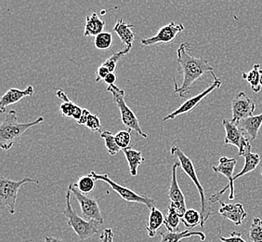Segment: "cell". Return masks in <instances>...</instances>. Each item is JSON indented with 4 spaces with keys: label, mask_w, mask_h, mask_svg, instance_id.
<instances>
[{
    "label": "cell",
    "mask_w": 262,
    "mask_h": 242,
    "mask_svg": "<svg viewBox=\"0 0 262 242\" xmlns=\"http://www.w3.org/2000/svg\"><path fill=\"white\" fill-rule=\"evenodd\" d=\"M192 47L190 43H182L177 51L178 63L180 65L179 72L182 73L183 79L181 86L178 85L174 77V92L179 94L181 98L186 97L192 89L194 82L199 80L207 73L214 72V68L209 62L204 58H197L190 53Z\"/></svg>",
    "instance_id": "6da1fadb"
},
{
    "label": "cell",
    "mask_w": 262,
    "mask_h": 242,
    "mask_svg": "<svg viewBox=\"0 0 262 242\" xmlns=\"http://www.w3.org/2000/svg\"><path fill=\"white\" fill-rule=\"evenodd\" d=\"M43 121L44 117L39 116L37 119L32 122L20 123L18 122L17 112L11 109L0 125V147L6 151L10 150L15 143L19 142L20 137L24 135L26 131L32 127L40 124Z\"/></svg>",
    "instance_id": "7a4b0ae2"
},
{
    "label": "cell",
    "mask_w": 262,
    "mask_h": 242,
    "mask_svg": "<svg viewBox=\"0 0 262 242\" xmlns=\"http://www.w3.org/2000/svg\"><path fill=\"white\" fill-rule=\"evenodd\" d=\"M170 154H171V156H176L177 158L179 159L182 171L184 172L187 176L192 180V183L194 184V186L196 187L199 196H200V200H201V227H204L205 225L207 224V221L209 220V218L212 216L213 211H212L211 207L208 204V200H207V197H206L205 189L202 186L199 178L197 176L196 171H195V168L193 165V162L178 146H174V147H171Z\"/></svg>",
    "instance_id": "3957f363"
},
{
    "label": "cell",
    "mask_w": 262,
    "mask_h": 242,
    "mask_svg": "<svg viewBox=\"0 0 262 242\" xmlns=\"http://www.w3.org/2000/svg\"><path fill=\"white\" fill-rule=\"evenodd\" d=\"M71 191L68 189L66 196V209L63 215L67 219L68 227H72L80 240H86L98 233L101 225L94 221L86 220L74 211L71 203Z\"/></svg>",
    "instance_id": "277c9868"
},
{
    "label": "cell",
    "mask_w": 262,
    "mask_h": 242,
    "mask_svg": "<svg viewBox=\"0 0 262 242\" xmlns=\"http://www.w3.org/2000/svg\"><path fill=\"white\" fill-rule=\"evenodd\" d=\"M106 91L111 93L114 102L119 108L120 115H121L122 123L126 127L128 131H134L142 138H148V135L144 131L141 130L140 121L137 117L136 114L131 109L129 106L126 105L125 101L126 93L123 89H120L116 85L108 86Z\"/></svg>",
    "instance_id": "5b68a950"
},
{
    "label": "cell",
    "mask_w": 262,
    "mask_h": 242,
    "mask_svg": "<svg viewBox=\"0 0 262 242\" xmlns=\"http://www.w3.org/2000/svg\"><path fill=\"white\" fill-rule=\"evenodd\" d=\"M27 184H39V180L29 177H25L20 181H13L5 177L0 178V199L10 214L16 212V201L19 189Z\"/></svg>",
    "instance_id": "8992f818"
},
{
    "label": "cell",
    "mask_w": 262,
    "mask_h": 242,
    "mask_svg": "<svg viewBox=\"0 0 262 242\" xmlns=\"http://www.w3.org/2000/svg\"><path fill=\"white\" fill-rule=\"evenodd\" d=\"M91 175L95 181H101L106 183L109 187H111L114 191H116L120 197L127 202H134V203H140V204H144L146 205L147 207L151 208L155 207L157 201L151 198V197H147L144 195H140L137 194L136 192L132 191L129 188L127 187H123L118 184H116V182L113 181L111 178L109 177L108 174L103 173V174H99L96 173L94 171L90 173Z\"/></svg>",
    "instance_id": "52a82bcc"
},
{
    "label": "cell",
    "mask_w": 262,
    "mask_h": 242,
    "mask_svg": "<svg viewBox=\"0 0 262 242\" xmlns=\"http://www.w3.org/2000/svg\"><path fill=\"white\" fill-rule=\"evenodd\" d=\"M237 160L235 158H230L227 156H222L219 160L217 165L212 166V170L217 173H221L222 175L226 177L229 183L227 186L222 188L221 191L214 194L213 196L209 197V200L215 203V202H221V198L224 195V193L230 189V195H229V199L232 201L235 197V192H234V181H233V172L236 167Z\"/></svg>",
    "instance_id": "ba28073f"
},
{
    "label": "cell",
    "mask_w": 262,
    "mask_h": 242,
    "mask_svg": "<svg viewBox=\"0 0 262 242\" xmlns=\"http://www.w3.org/2000/svg\"><path fill=\"white\" fill-rule=\"evenodd\" d=\"M68 189L70 190L71 193L75 195L77 202L79 203L80 206L82 215L89 221H94L100 225H102L104 223V220L101 215V209L98 204L97 199L94 197H91L90 195H85L81 193L74 184H71L68 187Z\"/></svg>",
    "instance_id": "9c48e42d"
},
{
    "label": "cell",
    "mask_w": 262,
    "mask_h": 242,
    "mask_svg": "<svg viewBox=\"0 0 262 242\" xmlns=\"http://www.w3.org/2000/svg\"><path fill=\"white\" fill-rule=\"evenodd\" d=\"M212 76L214 78V81L212 82L211 85L207 88L204 91H202L201 93H199L198 95L192 97L191 99H188L187 101L184 102L182 106H180L175 111L171 112L169 115L164 117V121L171 120L175 119L177 116H181V115H186L191 113L192 110H194L197 106H199V104L201 103L208 94H210L212 91L217 90L219 88L222 87V82L220 78H217L215 72H212Z\"/></svg>",
    "instance_id": "30bf717a"
},
{
    "label": "cell",
    "mask_w": 262,
    "mask_h": 242,
    "mask_svg": "<svg viewBox=\"0 0 262 242\" xmlns=\"http://www.w3.org/2000/svg\"><path fill=\"white\" fill-rule=\"evenodd\" d=\"M222 125L226 132L224 144L236 147L238 148V155L244 156L247 147L250 146L249 138L235 123H232V120L224 118L222 120Z\"/></svg>",
    "instance_id": "8fae6325"
},
{
    "label": "cell",
    "mask_w": 262,
    "mask_h": 242,
    "mask_svg": "<svg viewBox=\"0 0 262 242\" xmlns=\"http://www.w3.org/2000/svg\"><path fill=\"white\" fill-rule=\"evenodd\" d=\"M179 167H181L180 162L174 163L172 166L171 182H170V186H169L167 195H168L169 200H170L168 206L173 208L180 214V216L182 217L186 212L187 208L185 197H184L182 189L179 186V183H178L177 172H178Z\"/></svg>",
    "instance_id": "7c38bea8"
},
{
    "label": "cell",
    "mask_w": 262,
    "mask_h": 242,
    "mask_svg": "<svg viewBox=\"0 0 262 242\" xmlns=\"http://www.w3.org/2000/svg\"><path fill=\"white\" fill-rule=\"evenodd\" d=\"M256 109V104L249 97H247L246 92L240 91L232 101V123H237L247 117L254 115Z\"/></svg>",
    "instance_id": "4fadbf2b"
},
{
    "label": "cell",
    "mask_w": 262,
    "mask_h": 242,
    "mask_svg": "<svg viewBox=\"0 0 262 242\" xmlns=\"http://www.w3.org/2000/svg\"><path fill=\"white\" fill-rule=\"evenodd\" d=\"M184 30L182 24H176L171 22L168 25L163 26L157 31V35L141 39V43L144 46L157 45V44H168L176 38L177 35Z\"/></svg>",
    "instance_id": "5bb4252c"
},
{
    "label": "cell",
    "mask_w": 262,
    "mask_h": 242,
    "mask_svg": "<svg viewBox=\"0 0 262 242\" xmlns=\"http://www.w3.org/2000/svg\"><path fill=\"white\" fill-rule=\"evenodd\" d=\"M220 203H221V208L219 210V213L222 215V218L231 221L234 226L237 227L242 226L244 220L247 216V212L245 211L242 204L241 203L226 204L222 201Z\"/></svg>",
    "instance_id": "9a60e30c"
},
{
    "label": "cell",
    "mask_w": 262,
    "mask_h": 242,
    "mask_svg": "<svg viewBox=\"0 0 262 242\" xmlns=\"http://www.w3.org/2000/svg\"><path fill=\"white\" fill-rule=\"evenodd\" d=\"M35 94L34 88L28 86L26 90H19V89H10L6 92L4 95L1 97L0 101V112L5 113L8 106H12L17 104L26 97H31Z\"/></svg>",
    "instance_id": "2e32d148"
},
{
    "label": "cell",
    "mask_w": 262,
    "mask_h": 242,
    "mask_svg": "<svg viewBox=\"0 0 262 242\" xmlns=\"http://www.w3.org/2000/svg\"><path fill=\"white\" fill-rule=\"evenodd\" d=\"M56 96L63 102L60 106V111L62 114V116L64 117H71L76 121L79 120L83 113V109L80 106H77L76 104L71 101L66 92L61 89L57 91Z\"/></svg>",
    "instance_id": "e0dca14e"
},
{
    "label": "cell",
    "mask_w": 262,
    "mask_h": 242,
    "mask_svg": "<svg viewBox=\"0 0 262 242\" xmlns=\"http://www.w3.org/2000/svg\"><path fill=\"white\" fill-rule=\"evenodd\" d=\"M235 124L247 134L250 142L254 141L257 138L258 131L262 125V114L247 117Z\"/></svg>",
    "instance_id": "ac0fdd59"
},
{
    "label": "cell",
    "mask_w": 262,
    "mask_h": 242,
    "mask_svg": "<svg viewBox=\"0 0 262 242\" xmlns=\"http://www.w3.org/2000/svg\"><path fill=\"white\" fill-rule=\"evenodd\" d=\"M134 28L133 25H128L126 24L123 19L118 20L116 23V26L114 27V31L116 32V35L121 39L122 42L126 45L127 49H132L134 41L136 39V35L132 31Z\"/></svg>",
    "instance_id": "d6986e66"
},
{
    "label": "cell",
    "mask_w": 262,
    "mask_h": 242,
    "mask_svg": "<svg viewBox=\"0 0 262 242\" xmlns=\"http://www.w3.org/2000/svg\"><path fill=\"white\" fill-rule=\"evenodd\" d=\"M163 226H165V217L163 212L157 208H151L146 225L148 236L151 238L156 237L157 232L161 229Z\"/></svg>",
    "instance_id": "ffe728a7"
},
{
    "label": "cell",
    "mask_w": 262,
    "mask_h": 242,
    "mask_svg": "<svg viewBox=\"0 0 262 242\" xmlns=\"http://www.w3.org/2000/svg\"><path fill=\"white\" fill-rule=\"evenodd\" d=\"M244 157H245L244 168H243L241 172L237 173L236 175L233 177V181L234 182L238 180L239 178L244 176V175H246L247 173L256 170L257 167L258 166V164L261 162V158H260V156L258 154L251 152V145L247 147L246 153L244 155Z\"/></svg>",
    "instance_id": "44dd1931"
},
{
    "label": "cell",
    "mask_w": 262,
    "mask_h": 242,
    "mask_svg": "<svg viewBox=\"0 0 262 242\" xmlns=\"http://www.w3.org/2000/svg\"><path fill=\"white\" fill-rule=\"evenodd\" d=\"M161 240L160 242H181L182 239L192 237H198L202 241L206 240V235L201 231H192L186 229L182 232H160Z\"/></svg>",
    "instance_id": "7402d4cb"
},
{
    "label": "cell",
    "mask_w": 262,
    "mask_h": 242,
    "mask_svg": "<svg viewBox=\"0 0 262 242\" xmlns=\"http://www.w3.org/2000/svg\"><path fill=\"white\" fill-rule=\"evenodd\" d=\"M105 27L104 21L101 20L96 12H93L91 15L86 16L84 36H95L103 33Z\"/></svg>",
    "instance_id": "603a6c76"
},
{
    "label": "cell",
    "mask_w": 262,
    "mask_h": 242,
    "mask_svg": "<svg viewBox=\"0 0 262 242\" xmlns=\"http://www.w3.org/2000/svg\"><path fill=\"white\" fill-rule=\"evenodd\" d=\"M123 152H124V155L126 156V162L128 163L131 176H137L138 171H139V167H140L141 163H143L145 160L144 157L142 156V153L141 151L133 149L132 147L124 149Z\"/></svg>",
    "instance_id": "cb8c5ba5"
},
{
    "label": "cell",
    "mask_w": 262,
    "mask_h": 242,
    "mask_svg": "<svg viewBox=\"0 0 262 242\" xmlns=\"http://www.w3.org/2000/svg\"><path fill=\"white\" fill-rule=\"evenodd\" d=\"M260 71H261V66L260 65H254L253 66L252 70L249 72H243L242 77L247 80L248 84H250L251 86V90L254 91L255 93L259 92L261 90V86H260Z\"/></svg>",
    "instance_id": "d4e9b609"
},
{
    "label": "cell",
    "mask_w": 262,
    "mask_h": 242,
    "mask_svg": "<svg viewBox=\"0 0 262 242\" xmlns=\"http://www.w3.org/2000/svg\"><path fill=\"white\" fill-rule=\"evenodd\" d=\"M201 212L193 209L187 210L184 215L182 217V223L187 227V229L192 230L197 226H201Z\"/></svg>",
    "instance_id": "484cf974"
},
{
    "label": "cell",
    "mask_w": 262,
    "mask_h": 242,
    "mask_svg": "<svg viewBox=\"0 0 262 242\" xmlns=\"http://www.w3.org/2000/svg\"><path fill=\"white\" fill-rule=\"evenodd\" d=\"M182 217L173 209L168 206V212L165 217V227L168 232H178Z\"/></svg>",
    "instance_id": "4316f807"
},
{
    "label": "cell",
    "mask_w": 262,
    "mask_h": 242,
    "mask_svg": "<svg viewBox=\"0 0 262 242\" xmlns=\"http://www.w3.org/2000/svg\"><path fill=\"white\" fill-rule=\"evenodd\" d=\"M114 44V36L110 32H103L94 38V46L99 51H108Z\"/></svg>",
    "instance_id": "83f0119b"
},
{
    "label": "cell",
    "mask_w": 262,
    "mask_h": 242,
    "mask_svg": "<svg viewBox=\"0 0 262 242\" xmlns=\"http://www.w3.org/2000/svg\"><path fill=\"white\" fill-rule=\"evenodd\" d=\"M101 137L104 140L106 149L112 156H116L121 151L122 149L117 146L116 141V135H114L112 132L108 131H104L101 132Z\"/></svg>",
    "instance_id": "f1b7e54d"
},
{
    "label": "cell",
    "mask_w": 262,
    "mask_h": 242,
    "mask_svg": "<svg viewBox=\"0 0 262 242\" xmlns=\"http://www.w3.org/2000/svg\"><path fill=\"white\" fill-rule=\"evenodd\" d=\"M95 180L89 174L84 176L79 177L78 181L75 183V187L83 194L88 195L91 194V192L94 191L95 189Z\"/></svg>",
    "instance_id": "f546056e"
},
{
    "label": "cell",
    "mask_w": 262,
    "mask_h": 242,
    "mask_svg": "<svg viewBox=\"0 0 262 242\" xmlns=\"http://www.w3.org/2000/svg\"><path fill=\"white\" fill-rule=\"evenodd\" d=\"M248 237L251 242H262V219L258 217L253 219Z\"/></svg>",
    "instance_id": "4dcf8cb0"
},
{
    "label": "cell",
    "mask_w": 262,
    "mask_h": 242,
    "mask_svg": "<svg viewBox=\"0 0 262 242\" xmlns=\"http://www.w3.org/2000/svg\"><path fill=\"white\" fill-rule=\"evenodd\" d=\"M130 51V49L126 48L123 51L115 52L111 57H109L107 60L103 62L102 66H105L106 68L110 71V73H115L116 70V67H117V62L120 60L121 58H123L124 56L126 55Z\"/></svg>",
    "instance_id": "1f68e13d"
},
{
    "label": "cell",
    "mask_w": 262,
    "mask_h": 242,
    "mask_svg": "<svg viewBox=\"0 0 262 242\" xmlns=\"http://www.w3.org/2000/svg\"><path fill=\"white\" fill-rule=\"evenodd\" d=\"M116 141L117 146L122 150L131 147V134L129 131H120L116 134Z\"/></svg>",
    "instance_id": "d6a6232c"
},
{
    "label": "cell",
    "mask_w": 262,
    "mask_h": 242,
    "mask_svg": "<svg viewBox=\"0 0 262 242\" xmlns=\"http://www.w3.org/2000/svg\"><path fill=\"white\" fill-rule=\"evenodd\" d=\"M85 126L90 130V131H93V132H98V131H101V121L100 119V117L94 115L91 113L88 121H86V125Z\"/></svg>",
    "instance_id": "836d02e7"
},
{
    "label": "cell",
    "mask_w": 262,
    "mask_h": 242,
    "mask_svg": "<svg viewBox=\"0 0 262 242\" xmlns=\"http://www.w3.org/2000/svg\"><path fill=\"white\" fill-rule=\"evenodd\" d=\"M220 239L222 242H247L243 237L242 234L236 232V231H232V232L230 233V237H221Z\"/></svg>",
    "instance_id": "e575fe53"
},
{
    "label": "cell",
    "mask_w": 262,
    "mask_h": 242,
    "mask_svg": "<svg viewBox=\"0 0 262 242\" xmlns=\"http://www.w3.org/2000/svg\"><path fill=\"white\" fill-rule=\"evenodd\" d=\"M114 237L115 234L111 228H106L103 230V232L101 233V242H115L114 241Z\"/></svg>",
    "instance_id": "d590c367"
},
{
    "label": "cell",
    "mask_w": 262,
    "mask_h": 242,
    "mask_svg": "<svg viewBox=\"0 0 262 242\" xmlns=\"http://www.w3.org/2000/svg\"><path fill=\"white\" fill-rule=\"evenodd\" d=\"M109 74H110V71L108 70L105 66H103L101 65V66L98 68V70H97V76L95 82L98 83V82H100L101 80H104L106 76H108Z\"/></svg>",
    "instance_id": "8d00e7d4"
},
{
    "label": "cell",
    "mask_w": 262,
    "mask_h": 242,
    "mask_svg": "<svg viewBox=\"0 0 262 242\" xmlns=\"http://www.w3.org/2000/svg\"><path fill=\"white\" fill-rule=\"evenodd\" d=\"M91 112L89 111L88 109H83V113H82V116H81L80 119L77 121V123L79 124V125H86V121H88V118H89V116L91 115Z\"/></svg>",
    "instance_id": "74e56055"
},
{
    "label": "cell",
    "mask_w": 262,
    "mask_h": 242,
    "mask_svg": "<svg viewBox=\"0 0 262 242\" xmlns=\"http://www.w3.org/2000/svg\"><path fill=\"white\" fill-rule=\"evenodd\" d=\"M116 80H117V76L116 73H110L108 76H106L104 82L109 86H111V85H116Z\"/></svg>",
    "instance_id": "f35d334b"
},
{
    "label": "cell",
    "mask_w": 262,
    "mask_h": 242,
    "mask_svg": "<svg viewBox=\"0 0 262 242\" xmlns=\"http://www.w3.org/2000/svg\"><path fill=\"white\" fill-rule=\"evenodd\" d=\"M43 242H66L64 240H62L61 238H58V237H46L44 241Z\"/></svg>",
    "instance_id": "ab89813d"
},
{
    "label": "cell",
    "mask_w": 262,
    "mask_h": 242,
    "mask_svg": "<svg viewBox=\"0 0 262 242\" xmlns=\"http://www.w3.org/2000/svg\"><path fill=\"white\" fill-rule=\"evenodd\" d=\"M259 83H260V86H261L262 88V69L261 71H260V82H259Z\"/></svg>",
    "instance_id": "60d3db41"
},
{
    "label": "cell",
    "mask_w": 262,
    "mask_h": 242,
    "mask_svg": "<svg viewBox=\"0 0 262 242\" xmlns=\"http://www.w3.org/2000/svg\"><path fill=\"white\" fill-rule=\"evenodd\" d=\"M261 175H262V167H261Z\"/></svg>",
    "instance_id": "b9f144b4"
}]
</instances>
